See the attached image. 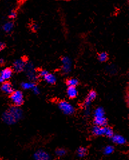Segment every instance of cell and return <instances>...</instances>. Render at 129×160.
<instances>
[{"mask_svg": "<svg viewBox=\"0 0 129 160\" xmlns=\"http://www.w3.org/2000/svg\"><path fill=\"white\" fill-rule=\"evenodd\" d=\"M23 116V111L18 106L10 107L2 115V120L7 125H13L19 121Z\"/></svg>", "mask_w": 129, "mask_h": 160, "instance_id": "1", "label": "cell"}, {"mask_svg": "<svg viewBox=\"0 0 129 160\" xmlns=\"http://www.w3.org/2000/svg\"><path fill=\"white\" fill-rule=\"evenodd\" d=\"M48 73V72L47 71V70L42 69V70H41V71L39 72L38 75H39V76H40L41 78H44Z\"/></svg>", "mask_w": 129, "mask_h": 160, "instance_id": "26", "label": "cell"}, {"mask_svg": "<svg viewBox=\"0 0 129 160\" xmlns=\"http://www.w3.org/2000/svg\"><path fill=\"white\" fill-rule=\"evenodd\" d=\"M4 82H5V80H4L1 76H0V83H3Z\"/></svg>", "mask_w": 129, "mask_h": 160, "instance_id": "30", "label": "cell"}, {"mask_svg": "<svg viewBox=\"0 0 129 160\" xmlns=\"http://www.w3.org/2000/svg\"><path fill=\"white\" fill-rule=\"evenodd\" d=\"M94 123L96 125L104 127V126L107 125L108 120L107 119V117H106L105 116L99 117H94Z\"/></svg>", "mask_w": 129, "mask_h": 160, "instance_id": "13", "label": "cell"}, {"mask_svg": "<svg viewBox=\"0 0 129 160\" xmlns=\"http://www.w3.org/2000/svg\"><path fill=\"white\" fill-rule=\"evenodd\" d=\"M32 92H33V93L34 94H36V95H39V94L40 93V89L36 85V86L33 88H32Z\"/></svg>", "mask_w": 129, "mask_h": 160, "instance_id": "25", "label": "cell"}, {"mask_svg": "<svg viewBox=\"0 0 129 160\" xmlns=\"http://www.w3.org/2000/svg\"><path fill=\"white\" fill-rule=\"evenodd\" d=\"M112 138V142L117 145H124L127 143L126 138L121 135H113Z\"/></svg>", "mask_w": 129, "mask_h": 160, "instance_id": "9", "label": "cell"}, {"mask_svg": "<svg viewBox=\"0 0 129 160\" xmlns=\"http://www.w3.org/2000/svg\"><path fill=\"white\" fill-rule=\"evenodd\" d=\"M108 58V54L106 52H102L98 55V59L101 62H107Z\"/></svg>", "mask_w": 129, "mask_h": 160, "instance_id": "22", "label": "cell"}, {"mask_svg": "<svg viewBox=\"0 0 129 160\" xmlns=\"http://www.w3.org/2000/svg\"><path fill=\"white\" fill-rule=\"evenodd\" d=\"M1 89L2 92H3L6 94H10V95L13 92V91H14L12 85L10 82H4L3 83H2Z\"/></svg>", "mask_w": 129, "mask_h": 160, "instance_id": "10", "label": "cell"}, {"mask_svg": "<svg viewBox=\"0 0 129 160\" xmlns=\"http://www.w3.org/2000/svg\"><path fill=\"white\" fill-rule=\"evenodd\" d=\"M34 158L36 160H48L50 159V156L46 152L40 149L34 154Z\"/></svg>", "mask_w": 129, "mask_h": 160, "instance_id": "7", "label": "cell"}, {"mask_svg": "<svg viewBox=\"0 0 129 160\" xmlns=\"http://www.w3.org/2000/svg\"><path fill=\"white\" fill-rule=\"evenodd\" d=\"M62 72L64 74H68L72 69V60L68 56H64L62 58Z\"/></svg>", "mask_w": 129, "mask_h": 160, "instance_id": "5", "label": "cell"}, {"mask_svg": "<svg viewBox=\"0 0 129 160\" xmlns=\"http://www.w3.org/2000/svg\"><path fill=\"white\" fill-rule=\"evenodd\" d=\"M13 75V70L10 68H7L3 69L0 73V76H1L4 80H7L10 79Z\"/></svg>", "mask_w": 129, "mask_h": 160, "instance_id": "12", "label": "cell"}, {"mask_svg": "<svg viewBox=\"0 0 129 160\" xmlns=\"http://www.w3.org/2000/svg\"><path fill=\"white\" fill-rule=\"evenodd\" d=\"M17 17V13L16 12H12L10 15H9V17L10 19H15Z\"/></svg>", "mask_w": 129, "mask_h": 160, "instance_id": "27", "label": "cell"}, {"mask_svg": "<svg viewBox=\"0 0 129 160\" xmlns=\"http://www.w3.org/2000/svg\"><path fill=\"white\" fill-rule=\"evenodd\" d=\"M114 151V148L112 145H108V146H106L104 149H103V153L104 155H107V156H108V155L112 154Z\"/></svg>", "mask_w": 129, "mask_h": 160, "instance_id": "20", "label": "cell"}, {"mask_svg": "<svg viewBox=\"0 0 129 160\" xmlns=\"http://www.w3.org/2000/svg\"><path fill=\"white\" fill-rule=\"evenodd\" d=\"M10 95V98L12 101H13V104L18 107L23 105V103L24 102V94H23V93L21 91H13V92L11 93Z\"/></svg>", "mask_w": 129, "mask_h": 160, "instance_id": "3", "label": "cell"}, {"mask_svg": "<svg viewBox=\"0 0 129 160\" xmlns=\"http://www.w3.org/2000/svg\"><path fill=\"white\" fill-rule=\"evenodd\" d=\"M96 96H97V93L95 91H90L88 96H87L86 100L84 101V108L86 107H90L92 102H93L95 99L96 98Z\"/></svg>", "mask_w": 129, "mask_h": 160, "instance_id": "8", "label": "cell"}, {"mask_svg": "<svg viewBox=\"0 0 129 160\" xmlns=\"http://www.w3.org/2000/svg\"><path fill=\"white\" fill-rule=\"evenodd\" d=\"M43 78L45 81L49 84L53 85V84L56 83V77L55 76V75H54L52 73H50L49 72L46 75H45V76Z\"/></svg>", "mask_w": 129, "mask_h": 160, "instance_id": "15", "label": "cell"}, {"mask_svg": "<svg viewBox=\"0 0 129 160\" xmlns=\"http://www.w3.org/2000/svg\"><path fill=\"white\" fill-rule=\"evenodd\" d=\"M32 29H33L34 31L38 30V26L37 25V24H34L33 26H32Z\"/></svg>", "mask_w": 129, "mask_h": 160, "instance_id": "29", "label": "cell"}, {"mask_svg": "<svg viewBox=\"0 0 129 160\" xmlns=\"http://www.w3.org/2000/svg\"><path fill=\"white\" fill-rule=\"evenodd\" d=\"M6 47V44L3 43V42H0V51L3 50Z\"/></svg>", "mask_w": 129, "mask_h": 160, "instance_id": "28", "label": "cell"}, {"mask_svg": "<svg viewBox=\"0 0 129 160\" xmlns=\"http://www.w3.org/2000/svg\"><path fill=\"white\" fill-rule=\"evenodd\" d=\"M58 107L66 115H72L75 111L74 107L66 101H60L58 103Z\"/></svg>", "mask_w": 129, "mask_h": 160, "instance_id": "2", "label": "cell"}, {"mask_svg": "<svg viewBox=\"0 0 129 160\" xmlns=\"http://www.w3.org/2000/svg\"><path fill=\"white\" fill-rule=\"evenodd\" d=\"M13 28V23L12 21H8L3 26V30L6 33L12 31Z\"/></svg>", "mask_w": 129, "mask_h": 160, "instance_id": "18", "label": "cell"}, {"mask_svg": "<svg viewBox=\"0 0 129 160\" xmlns=\"http://www.w3.org/2000/svg\"><path fill=\"white\" fill-rule=\"evenodd\" d=\"M114 131L113 129L110 128V127H108L107 125L106 126V131H105V135L106 136H107L108 138H112V135H114Z\"/></svg>", "mask_w": 129, "mask_h": 160, "instance_id": "23", "label": "cell"}, {"mask_svg": "<svg viewBox=\"0 0 129 160\" xmlns=\"http://www.w3.org/2000/svg\"><path fill=\"white\" fill-rule=\"evenodd\" d=\"M26 72L27 76L30 82H35L38 79V75L36 73V69L34 67V65L31 63H26L25 69Z\"/></svg>", "mask_w": 129, "mask_h": 160, "instance_id": "4", "label": "cell"}, {"mask_svg": "<svg viewBox=\"0 0 129 160\" xmlns=\"http://www.w3.org/2000/svg\"><path fill=\"white\" fill-rule=\"evenodd\" d=\"M68 86L76 87L78 85V80L76 78H70L67 80L66 82Z\"/></svg>", "mask_w": 129, "mask_h": 160, "instance_id": "21", "label": "cell"}, {"mask_svg": "<svg viewBox=\"0 0 129 160\" xmlns=\"http://www.w3.org/2000/svg\"><path fill=\"white\" fill-rule=\"evenodd\" d=\"M66 151L64 148H58L56 150V155L58 157H63L66 155Z\"/></svg>", "mask_w": 129, "mask_h": 160, "instance_id": "24", "label": "cell"}, {"mask_svg": "<svg viewBox=\"0 0 129 160\" xmlns=\"http://www.w3.org/2000/svg\"><path fill=\"white\" fill-rule=\"evenodd\" d=\"M87 154V149L84 147H80L77 149V155L79 158H84Z\"/></svg>", "mask_w": 129, "mask_h": 160, "instance_id": "19", "label": "cell"}, {"mask_svg": "<svg viewBox=\"0 0 129 160\" xmlns=\"http://www.w3.org/2000/svg\"><path fill=\"white\" fill-rule=\"evenodd\" d=\"M26 65V62L24 59H19L16 60L15 62H13V68L16 72H22L23 71H24Z\"/></svg>", "mask_w": 129, "mask_h": 160, "instance_id": "6", "label": "cell"}, {"mask_svg": "<svg viewBox=\"0 0 129 160\" xmlns=\"http://www.w3.org/2000/svg\"><path fill=\"white\" fill-rule=\"evenodd\" d=\"M105 116V111L103 109V107H99L96 108L94 112V117H104Z\"/></svg>", "mask_w": 129, "mask_h": 160, "instance_id": "16", "label": "cell"}, {"mask_svg": "<svg viewBox=\"0 0 129 160\" xmlns=\"http://www.w3.org/2000/svg\"><path fill=\"white\" fill-rule=\"evenodd\" d=\"M36 86V84L33 82H23L21 84L22 87L26 89V90H28V89H32L34 86Z\"/></svg>", "mask_w": 129, "mask_h": 160, "instance_id": "17", "label": "cell"}, {"mask_svg": "<svg viewBox=\"0 0 129 160\" xmlns=\"http://www.w3.org/2000/svg\"><path fill=\"white\" fill-rule=\"evenodd\" d=\"M66 92H67V95L68 97L70 99L76 98L78 93L76 87H74V86H68Z\"/></svg>", "mask_w": 129, "mask_h": 160, "instance_id": "14", "label": "cell"}, {"mask_svg": "<svg viewBox=\"0 0 129 160\" xmlns=\"http://www.w3.org/2000/svg\"><path fill=\"white\" fill-rule=\"evenodd\" d=\"M4 64V60L3 59H0V64Z\"/></svg>", "mask_w": 129, "mask_h": 160, "instance_id": "31", "label": "cell"}, {"mask_svg": "<svg viewBox=\"0 0 129 160\" xmlns=\"http://www.w3.org/2000/svg\"><path fill=\"white\" fill-rule=\"evenodd\" d=\"M105 131H106V126L103 127V126H98L96 125L93 127V134L94 135L96 136H102L105 135Z\"/></svg>", "mask_w": 129, "mask_h": 160, "instance_id": "11", "label": "cell"}]
</instances>
